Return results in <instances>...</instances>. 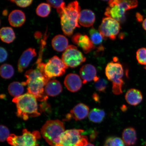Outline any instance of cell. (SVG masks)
I'll list each match as a JSON object with an SVG mask.
<instances>
[{"label":"cell","instance_id":"23","mask_svg":"<svg viewBox=\"0 0 146 146\" xmlns=\"http://www.w3.org/2000/svg\"><path fill=\"white\" fill-rule=\"evenodd\" d=\"M0 36L1 40L5 43H10L15 39V34L13 30L10 27H3L0 31Z\"/></svg>","mask_w":146,"mask_h":146},{"label":"cell","instance_id":"32","mask_svg":"<svg viewBox=\"0 0 146 146\" xmlns=\"http://www.w3.org/2000/svg\"><path fill=\"white\" fill-rule=\"evenodd\" d=\"M123 8L126 11L131 9L135 8L138 6V1H119Z\"/></svg>","mask_w":146,"mask_h":146},{"label":"cell","instance_id":"39","mask_svg":"<svg viewBox=\"0 0 146 146\" xmlns=\"http://www.w3.org/2000/svg\"><path fill=\"white\" fill-rule=\"evenodd\" d=\"M142 27H143V29L146 31V18L143 22Z\"/></svg>","mask_w":146,"mask_h":146},{"label":"cell","instance_id":"33","mask_svg":"<svg viewBox=\"0 0 146 146\" xmlns=\"http://www.w3.org/2000/svg\"><path fill=\"white\" fill-rule=\"evenodd\" d=\"M1 131V137L0 140L1 141L3 142L7 140L9 136H10V131L8 128L3 125H1L0 127Z\"/></svg>","mask_w":146,"mask_h":146},{"label":"cell","instance_id":"15","mask_svg":"<svg viewBox=\"0 0 146 146\" xmlns=\"http://www.w3.org/2000/svg\"><path fill=\"white\" fill-rule=\"evenodd\" d=\"M83 81L78 74H69L65 77L64 84L66 87L71 92H74L79 90L81 88Z\"/></svg>","mask_w":146,"mask_h":146},{"label":"cell","instance_id":"4","mask_svg":"<svg viewBox=\"0 0 146 146\" xmlns=\"http://www.w3.org/2000/svg\"><path fill=\"white\" fill-rule=\"evenodd\" d=\"M65 131L63 122L58 119L49 120L42 127L41 134L49 145L56 146L59 144L60 136Z\"/></svg>","mask_w":146,"mask_h":146},{"label":"cell","instance_id":"13","mask_svg":"<svg viewBox=\"0 0 146 146\" xmlns=\"http://www.w3.org/2000/svg\"><path fill=\"white\" fill-rule=\"evenodd\" d=\"M89 108L88 106L83 103H79L75 106L66 116L67 120L72 118L78 121L84 119L89 115Z\"/></svg>","mask_w":146,"mask_h":146},{"label":"cell","instance_id":"27","mask_svg":"<svg viewBox=\"0 0 146 146\" xmlns=\"http://www.w3.org/2000/svg\"><path fill=\"white\" fill-rule=\"evenodd\" d=\"M14 73V69L12 66L6 64L1 66L0 74L2 78L5 79H9L13 76Z\"/></svg>","mask_w":146,"mask_h":146},{"label":"cell","instance_id":"24","mask_svg":"<svg viewBox=\"0 0 146 146\" xmlns=\"http://www.w3.org/2000/svg\"><path fill=\"white\" fill-rule=\"evenodd\" d=\"M106 113L103 110L94 108L91 110L88 115L89 119L93 123H100L103 121Z\"/></svg>","mask_w":146,"mask_h":146},{"label":"cell","instance_id":"19","mask_svg":"<svg viewBox=\"0 0 146 146\" xmlns=\"http://www.w3.org/2000/svg\"><path fill=\"white\" fill-rule=\"evenodd\" d=\"M143 97L141 92L135 89H131L125 94V99L129 104L136 106L141 103Z\"/></svg>","mask_w":146,"mask_h":146},{"label":"cell","instance_id":"40","mask_svg":"<svg viewBox=\"0 0 146 146\" xmlns=\"http://www.w3.org/2000/svg\"><path fill=\"white\" fill-rule=\"evenodd\" d=\"M85 146H95L94 145H93V144H91V143H88Z\"/></svg>","mask_w":146,"mask_h":146},{"label":"cell","instance_id":"29","mask_svg":"<svg viewBox=\"0 0 146 146\" xmlns=\"http://www.w3.org/2000/svg\"><path fill=\"white\" fill-rule=\"evenodd\" d=\"M106 145L107 146H125L123 140L117 137H111L108 139Z\"/></svg>","mask_w":146,"mask_h":146},{"label":"cell","instance_id":"17","mask_svg":"<svg viewBox=\"0 0 146 146\" xmlns=\"http://www.w3.org/2000/svg\"><path fill=\"white\" fill-rule=\"evenodd\" d=\"M96 20L95 15L94 12L88 9H85L80 12L78 23L82 26L89 27L94 25Z\"/></svg>","mask_w":146,"mask_h":146},{"label":"cell","instance_id":"7","mask_svg":"<svg viewBox=\"0 0 146 146\" xmlns=\"http://www.w3.org/2000/svg\"><path fill=\"white\" fill-rule=\"evenodd\" d=\"M83 129H72L65 131L60 137L62 146H85L88 143L86 136L82 135Z\"/></svg>","mask_w":146,"mask_h":146},{"label":"cell","instance_id":"2","mask_svg":"<svg viewBox=\"0 0 146 146\" xmlns=\"http://www.w3.org/2000/svg\"><path fill=\"white\" fill-rule=\"evenodd\" d=\"M61 18V25L64 34L67 36L72 35L76 27H80L78 24L81 8L77 1L69 3L67 7L57 9Z\"/></svg>","mask_w":146,"mask_h":146},{"label":"cell","instance_id":"28","mask_svg":"<svg viewBox=\"0 0 146 146\" xmlns=\"http://www.w3.org/2000/svg\"><path fill=\"white\" fill-rule=\"evenodd\" d=\"M50 11V5L48 3H42L38 5L36 8V12L38 16L45 17L49 15Z\"/></svg>","mask_w":146,"mask_h":146},{"label":"cell","instance_id":"30","mask_svg":"<svg viewBox=\"0 0 146 146\" xmlns=\"http://www.w3.org/2000/svg\"><path fill=\"white\" fill-rule=\"evenodd\" d=\"M108 82L104 78H99L95 82V87L96 90L100 92H105L106 89Z\"/></svg>","mask_w":146,"mask_h":146},{"label":"cell","instance_id":"18","mask_svg":"<svg viewBox=\"0 0 146 146\" xmlns=\"http://www.w3.org/2000/svg\"><path fill=\"white\" fill-rule=\"evenodd\" d=\"M25 16L21 10H16L13 11L9 14L8 20L12 26L19 27L22 25L25 21Z\"/></svg>","mask_w":146,"mask_h":146},{"label":"cell","instance_id":"6","mask_svg":"<svg viewBox=\"0 0 146 146\" xmlns=\"http://www.w3.org/2000/svg\"><path fill=\"white\" fill-rule=\"evenodd\" d=\"M40 137V134L38 131L31 132L26 129H24L22 135L10 134L7 140L11 146H36L37 140Z\"/></svg>","mask_w":146,"mask_h":146},{"label":"cell","instance_id":"31","mask_svg":"<svg viewBox=\"0 0 146 146\" xmlns=\"http://www.w3.org/2000/svg\"><path fill=\"white\" fill-rule=\"evenodd\" d=\"M136 58L140 64L146 65V48L139 49L136 52Z\"/></svg>","mask_w":146,"mask_h":146},{"label":"cell","instance_id":"26","mask_svg":"<svg viewBox=\"0 0 146 146\" xmlns=\"http://www.w3.org/2000/svg\"><path fill=\"white\" fill-rule=\"evenodd\" d=\"M22 83L18 82H14L9 85L8 90L11 96L14 98L17 97L23 94L24 88Z\"/></svg>","mask_w":146,"mask_h":146},{"label":"cell","instance_id":"21","mask_svg":"<svg viewBox=\"0 0 146 146\" xmlns=\"http://www.w3.org/2000/svg\"><path fill=\"white\" fill-rule=\"evenodd\" d=\"M52 44L55 50L62 52L65 51L68 46V40L65 36L59 35L53 38Z\"/></svg>","mask_w":146,"mask_h":146},{"label":"cell","instance_id":"42","mask_svg":"<svg viewBox=\"0 0 146 146\" xmlns=\"http://www.w3.org/2000/svg\"><path fill=\"white\" fill-rule=\"evenodd\" d=\"M107 146L106 145V146Z\"/></svg>","mask_w":146,"mask_h":146},{"label":"cell","instance_id":"25","mask_svg":"<svg viewBox=\"0 0 146 146\" xmlns=\"http://www.w3.org/2000/svg\"><path fill=\"white\" fill-rule=\"evenodd\" d=\"M90 39L94 45L98 46V49L100 50H103L104 47L102 44L104 39L103 36L99 31H98L92 27L89 31Z\"/></svg>","mask_w":146,"mask_h":146},{"label":"cell","instance_id":"34","mask_svg":"<svg viewBox=\"0 0 146 146\" xmlns=\"http://www.w3.org/2000/svg\"><path fill=\"white\" fill-rule=\"evenodd\" d=\"M46 1L50 6L57 9L65 6V3L63 1H51V0H48V1Z\"/></svg>","mask_w":146,"mask_h":146},{"label":"cell","instance_id":"35","mask_svg":"<svg viewBox=\"0 0 146 146\" xmlns=\"http://www.w3.org/2000/svg\"><path fill=\"white\" fill-rule=\"evenodd\" d=\"M12 2L16 3L18 6L25 8L30 5L32 3L33 1H11Z\"/></svg>","mask_w":146,"mask_h":146},{"label":"cell","instance_id":"41","mask_svg":"<svg viewBox=\"0 0 146 146\" xmlns=\"http://www.w3.org/2000/svg\"><path fill=\"white\" fill-rule=\"evenodd\" d=\"M145 68L146 69V66L145 67Z\"/></svg>","mask_w":146,"mask_h":146},{"label":"cell","instance_id":"14","mask_svg":"<svg viewBox=\"0 0 146 146\" xmlns=\"http://www.w3.org/2000/svg\"><path fill=\"white\" fill-rule=\"evenodd\" d=\"M80 74L84 84L92 81L96 82L100 78L97 76L95 67L89 64L84 65L81 67Z\"/></svg>","mask_w":146,"mask_h":146},{"label":"cell","instance_id":"10","mask_svg":"<svg viewBox=\"0 0 146 146\" xmlns=\"http://www.w3.org/2000/svg\"><path fill=\"white\" fill-rule=\"evenodd\" d=\"M68 67L62 60L54 56L45 64L44 72L46 75L50 79L63 76Z\"/></svg>","mask_w":146,"mask_h":146},{"label":"cell","instance_id":"22","mask_svg":"<svg viewBox=\"0 0 146 146\" xmlns=\"http://www.w3.org/2000/svg\"><path fill=\"white\" fill-rule=\"evenodd\" d=\"M122 138L124 143L127 146L134 145L137 141L136 130L133 127L127 128L123 131Z\"/></svg>","mask_w":146,"mask_h":146},{"label":"cell","instance_id":"12","mask_svg":"<svg viewBox=\"0 0 146 146\" xmlns=\"http://www.w3.org/2000/svg\"><path fill=\"white\" fill-rule=\"evenodd\" d=\"M72 40L74 44L81 48L86 54L88 53L95 48V46L90 39L86 35L79 33L73 36Z\"/></svg>","mask_w":146,"mask_h":146},{"label":"cell","instance_id":"3","mask_svg":"<svg viewBox=\"0 0 146 146\" xmlns=\"http://www.w3.org/2000/svg\"><path fill=\"white\" fill-rule=\"evenodd\" d=\"M35 97L27 93L14 98L12 101L17 107L16 114L18 117L27 120L30 117L39 116L40 113L38 110V105Z\"/></svg>","mask_w":146,"mask_h":146},{"label":"cell","instance_id":"11","mask_svg":"<svg viewBox=\"0 0 146 146\" xmlns=\"http://www.w3.org/2000/svg\"><path fill=\"white\" fill-rule=\"evenodd\" d=\"M109 6L106 9L105 15L118 22L123 21L125 18L126 11L120 3L119 1L114 0L109 1Z\"/></svg>","mask_w":146,"mask_h":146},{"label":"cell","instance_id":"37","mask_svg":"<svg viewBox=\"0 0 146 146\" xmlns=\"http://www.w3.org/2000/svg\"><path fill=\"white\" fill-rule=\"evenodd\" d=\"M136 17L139 21H141L143 20V16L140 13H137L136 15Z\"/></svg>","mask_w":146,"mask_h":146},{"label":"cell","instance_id":"8","mask_svg":"<svg viewBox=\"0 0 146 146\" xmlns=\"http://www.w3.org/2000/svg\"><path fill=\"white\" fill-rule=\"evenodd\" d=\"M62 60L67 67L75 68L84 62L86 58L78 50L77 47L70 45L63 52Z\"/></svg>","mask_w":146,"mask_h":146},{"label":"cell","instance_id":"20","mask_svg":"<svg viewBox=\"0 0 146 146\" xmlns=\"http://www.w3.org/2000/svg\"><path fill=\"white\" fill-rule=\"evenodd\" d=\"M62 91V87L60 82L56 80L49 81L46 85L45 91L47 95L51 96H58Z\"/></svg>","mask_w":146,"mask_h":146},{"label":"cell","instance_id":"16","mask_svg":"<svg viewBox=\"0 0 146 146\" xmlns=\"http://www.w3.org/2000/svg\"><path fill=\"white\" fill-rule=\"evenodd\" d=\"M36 54L35 49L31 48L27 49L24 52L19 58L18 63V72H22L26 69Z\"/></svg>","mask_w":146,"mask_h":146},{"label":"cell","instance_id":"1","mask_svg":"<svg viewBox=\"0 0 146 146\" xmlns=\"http://www.w3.org/2000/svg\"><path fill=\"white\" fill-rule=\"evenodd\" d=\"M41 58L39 57L36 61V68L27 71L25 76L26 81L23 82L24 86H27V91L33 95L38 101L46 100L48 96L46 94L45 87L50 78L46 75L44 72L45 64L41 62Z\"/></svg>","mask_w":146,"mask_h":146},{"label":"cell","instance_id":"38","mask_svg":"<svg viewBox=\"0 0 146 146\" xmlns=\"http://www.w3.org/2000/svg\"><path fill=\"white\" fill-rule=\"evenodd\" d=\"M93 98L95 101L98 102L99 100V97L98 96L97 94H93Z\"/></svg>","mask_w":146,"mask_h":146},{"label":"cell","instance_id":"9","mask_svg":"<svg viewBox=\"0 0 146 146\" xmlns=\"http://www.w3.org/2000/svg\"><path fill=\"white\" fill-rule=\"evenodd\" d=\"M120 27L119 23L116 20L109 17L104 18L99 31L103 36L104 39L109 38L114 40L119 32Z\"/></svg>","mask_w":146,"mask_h":146},{"label":"cell","instance_id":"36","mask_svg":"<svg viewBox=\"0 0 146 146\" xmlns=\"http://www.w3.org/2000/svg\"><path fill=\"white\" fill-rule=\"evenodd\" d=\"M0 62L2 63L7 59L8 57V53L4 48L1 47L0 48Z\"/></svg>","mask_w":146,"mask_h":146},{"label":"cell","instance_id":"5","mask_svg":"<svg viewBox=\"0 0 146 146\" xmlns=\"http://www.w3.org/2000/svg\"><path fill=\"white\" fill-rule=\"evenodd\" d=\"M105 74L108 79L112 82L113 94L115 95L121 94L123 93L124 84L123 80L124 70L121 64L113 62L108 64L106 68Z\"/></svg>","mask_w":146,"mask_h":146}]
</instances>
